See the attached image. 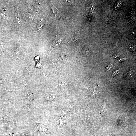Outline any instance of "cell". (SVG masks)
<instances>
[{"label":"cell","instance_id":"cell-1","mask_svg":"<svg viewBox=\"0 0 136 136\" xmlns=\"http://www.w3.org/2000/svg\"><path fill=\"white\" fill-rule=\"evenodd\" d=\"M31 126L35 134L38 136H49L53 133L48 125L43 123L34 122Z\"/></svg>","mask_w":136,"mask_h":136},{"label":"cell","instance_id":"cell-2","mask_svg":"<svg viewBox=\"0 0 136 136\" xmlns=\"http://www.w3.org/2000/svg\"><path fill=\"white\" fill-rule=\"evenodd\" d=\"M62 110L63 112L69 115L75 113L79 114V112L77 104L73 101H66L64 103Z\"/></svg>","mask_w":136,"mask_h":136},{"label":"cell","instance_id":"cell-3","mask_svg":"<svg viewBox=\"0 0 136 136\" xmlns=\"http://www.w3.org/2000/svg\"><path fill=\"white\" fill-rule=\"evenodd\" d=\"M70 117L69 115L63 111L60 113L57 119L58 127L62 129H65L67 126Z\"/></svg>","mask_w":136,"mask_h":136},{"label":"cell","instance_id":"cell-4","mask_svg":"<svg viewBox=\"0 0 136 136\" xmlns=\"http://www.w3.org/2000/svg\"><path fill=\"white\" fill-rule=\"evenodd\" d=\"M14 120L0 110V125H13Z\"/></svg>","mask_w":136,"mask_h":136},{"label":"cell","instance_id":"cell-5","mask_svg":"<svg viewBox=\"0 0 136 136\" xmlns=\"http://www.w3.org/2000/svg\"><path fill=\"white\" fill-rule=\"evenodd\" d=\"M3 136H35L29 132L14 130L5 134Z\"/></svg>","mask_w":136,"mask_h":136},{"label":"cell","instance_id":"cell-6","mask_svg":"<svg viewBox=\"0 0 136 136\" xmlns=\"http://www.w3.org/2000/svg\"><path fill=\"white\" fill-rule=\"evenodd\" d=\"M99 109L98 112L99 115L102 118L105 119L107 112V104L103 103L100 105Z\"/></svg>","mask_w":136,"mask_h":136},{"label":"cell","instance_id":"cell-7","mask_svg":"<svg viewBox=\"0 0 136 136\" xmlns=\"http://www.w3.org/2000/svg\"><path fill=\"white\" fill-rule=\"evenodd\" d=\"M61 40L62 39L60 37H56L53 42V45L54 47L55 48L58 47L60 44Z\"/></svg>","mask_w":136,"mask_h":136},{"label":"cell","instance_id":"cell-8","mask_svg":"<svg viewBox=\"0 0 136 136\" xmlns=\"http://www.w3.org/2000/svg\"><path fill=\"white\" fill-rule=\"evenodd\" d=\"M45 22V20L44 17H43L41 21L39 22L38 24L37 27L38 31H39L42 28V27L43 26Z\"/></svg>","mask_w":136,"mask_h":136},{"label":"cell","instance_id":"cell-9","mask_svg":"<svg viewBox=\"0 0 136 136\" xmlns=\"http://www.w3.org/2000/svg\"><path fill=\"white\" fill-rule=\"evenodd\" d=\"M55 96L54 95L52 94L49 93L47 94L46 96V99L48 100H53L54 99Z\"/></svg>","mask_w":136,"mask_h":136},{"label":"cell","instance_id":"cell-10","mask_svg":"<svg viewBox=\"0 0 136 136\" xmlns=\"http://www.w3.org/2000/svg\"><path fill=\"white\" fill-rule=\"evenodd\" d=\"M89 49L87 46H85L82 49V52L83 53L84 55H87L89 53Z\"/></svg>","mask_w":136,"mask_h":136},{"label":"cell","instance_id":"cell-11","mask_svg":"<svg viewBox=\"0 0 136 136\" xmlns=\"http://www.w3.org/2000/svg\"><path fill=\"white\" fill-rule=\"evenodd\" d=\"M16 16L17 19V21L18 23V25H19L20 23V22H21L20 19V17L19 16V12L18 11V9L17 10L16 12Z\"/></svg>","mask_w":136,"mask_h":136},{"label":"cell","instance_id":"cell-12","mask_svg":"<svg viewBox=\"0 0 136 136\" xmlns=\"http://www.w3.org/2000/svg\"><path fill=\"white\" fill-rule=\"evenodd\" d=\"M128 48L131 51H133L135 50V47L132 44H131L129 45Z\"/></svg>","mask_w":136,"mask_h":136},{"label":"cell","instance_id":"cell-13","mask_svg":"<svg viewBox=\"0 0 136 136\" xmlns=\"http://www.w3.org/2000/svg\"><path fill=\"white\" fill-rule=\"evenodd\" d=\"M134 72V71L133 70H131L129 71L126 76V78H128L131 77Z\"/></svg>","mask_w":136,"mask_h":136},{"label":"cell","instance_id":"cell-14","mask_svg":"<svg viewBox=\"0 0 136 136\" xmlns=\"http://www.w3.org/2000/svg\"><path fill=\"white\" fill-rule=\"evenodd\" d=\"M113 67V64L112 63H110L108 65L105 69V71L107 72L111 69Z\"/></svg>","mask_w":136,"mask_h":136},{"label":"cell","instance_id":"cell-15","mask_svg":"<svg viewBox=\"0 0 136 136\" xmlns=\"http://www.w3.org/2000/svg\"><path fill=\"white\" fill-rule=\"evenodd\" d=\"M64 1L66 5L69 6H70L73 2V1L71 0H65Z\"/></svg>","mask_w":136,"mask_h":136},{"label":"cell","instance_id":"cell-16","mask_svg":"<svg viewBox=\"0 0 136 136\" xmlns=\"http://www.w3.org/2000/svg\"><path fill=\"white\" fill-rule=\"evenodd\" d=\"M78 39V37L77 36H74L72 38L69 42H73L75 41H76Z\"/></svg>","mask_w":136,"mask_h":136},{"label":"cell","instance_id":"cell-17","mask_svg":"<svg viewBox=\"0 0 136 136\" xmlns=\"http://www.w3.org/2000/svg\"><path fill=\"white\" fill-rule=\"evenodd\" d=\"M119 70H115L112 73V76H115V75H117V74H118Z\"/></svg>","mask_w":136,"mask_h":136},{"label":"cell","instance_id":"cell-18","mask_svg":"<svg viewBox=\"0 0 136 136\" xmlns=\"http://www.w3.org/2000/svg\"><path fill=\"white\" fill-rule=\"evenodd\" d=\"M126 58H123L122 59H119L117 60V61L119 62L125 60H126Z\"/></svg>","mask_w":136,"mask_h":136},{"label":"cell","instance_id":"cell-19","mask_svg":"<svg viewBox=\"0 0 136 136\" xmlns=\"http://www.w3.org/2000/svg\"><path fill=\"white\" fill-rule=\"evenodd\" d=\"M121 54H120L117 53L115 54L114 56V57L115 58H116V57H118L121 55Z\"/></svg>","mask_w":136,"mask_h":136},{"label":"cell","instance_id":"cell-20","mask_svg":"<svg viewBox=\"0 0 136 136\" xmlns=\"http://www.w3.org/2000/svg\"><path fill=\"white\" fill-rule=\"evenodd\" d=\"M66 136H75V135L73 133L68 134Z\"/></svg>","mask_w":136,"mask_h":136},{"label":"cell","instance_id":"cell-21","mask_svg":"<svg viewBox=\"0 0 136 136\" xmlns=\"http://www.w3.org/2000/svg\"><path fill=\"white\" fill-rule=\"evenodd\" d=\"M107 136H114L112 134H109L107 135Z\"/></svg>","mask_w":136,"mask_h":136}]
</instances>
